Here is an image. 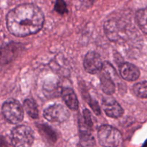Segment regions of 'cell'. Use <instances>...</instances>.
<instances>
[{"instance_id":"obj_1","label":"cell","mask_w":147,"mask_h":147,"mask_svg":"<svg viewBox=\"0 0 147 147\" xmlns=\"http://www.w3.org/2000/svg\"><path fill=\"white\" fill-rule=\"evenodd\" d=\"M6 20L9 32L16 37H22L38 32L44 24L45 17L37 6L24 4L10 10Z\"/></svg>"},{"instance_id":"obj_2","label":"cell","mask_w":147,"mask_h":147,"mask_svg":"<svg viewBox=\"0 0 147 147\" xmlns=\"http://www.w3.org/2000/svg\"><path fill=\"white\" fill-rule=\"evenodd\" d=\"M98 139L103 147H118L122 142V135L116 128L103 125L98 131Z\"/></svg>"},{"instance_id":"obj_3","label":"cell","mask_w":147,"mask_h":147,"mask_svg":"<svg viewBox=\"0 0 147 147\" xmlns=\"http://www.w3.org/2000/svg\"><path fill=\"white\" fill-rule=\"evenodd\" d=\"M10 139L14 147H31L34 142V134L31 128L21 125L11 131Z\"/></svg>"},{"instance_id":"obj_4","label":"cell","mask_w":147,"mask_h":147,"mask_svg":"<svg viewBox=\"0 0 147 147\" xmlns=\"http://www.w3.org/2000/svg\"><path fill=\"white\" fill-rule=\"evenodd\" d=\"M1 112L4 119L10 123L17 124L22 121L24 111L21 104L17 100L10 99L2 105Z\"/></svg>"},{"instance_id":"obj_5","label":"cell","mask_w":147,"mask_h":147,"mask_svg":"<svg viewBox=\"0 0 147 147\" xmlns=\"http://www.w3.org/2000/svg\"><path fill=\"white\" fill-rule=\"evenodd\" d=\"M43 116L50 122L63 123L70 116L68 110L64 106L55 104L45 109Z\"/></svg>"},{"instance_id":"obj_6","label":"cell","mask_w":147,"mask_h":147,"mask_svg":"<svg viewBox=\"0 0 147 147\" xmlns=\"http://www.w3.org/2000/svg\"><path fill=\"white\" fill-rule=\"evenodd\" d=\"M83 66L88 73L96 74L101 72L103 67L100 55L94 51H90L86 55L83 60Z\"/></svg>"},{"instance_id":"obj_7","label":"cell","mask_w":147,"mask_h":147,"mask_svg":"<svg viewBox=\"0 0 147 147\" xmlns=\"http://www.w3.org/2000/svg\"><path fill=\"white\" fill-rule=\"evenodd\" d=\"M103 111L108 116L113 119L121 117L123 113V109L118 102L111 98H106L103 100Z\"/></svg>"},{"instance_id":"obj_8","label":"cell","mask_w":147,"mask_h":147,"mask_svg":"<svg viewBox=\"0 0 147 147\" xmlns=\"http://www.w3.org/2000/svg\"><path fill=\"white\" fill-rule=\"evenodd\" d=\"M120 74L124 80L127 81H134L140 76V72L138 67L129 63H125L120 67Z\"/></svg>"},{"instance_id":"obj_9","label":"cell","mask_w":147,"mask_h":147,"mask_svg":"<svg viewBox=\"0 0 147 147\" xmlns=\"http://www.w3.org/2000/svg\"><path fill=\"white\" fill-rule=\"evenodd\" d=\"M102 70L103 71L100 76L102 90L107 95L113 94L115 92V84L111 78V75L103 67Z\"/></svg>"},{"instance_id":"obj_10","label":"cell","mask_w":147,"mask_h":147,"mask_svg":"<svg viewBox=\"0 0 147 147\" xmlns=\"http://www.w3.org/2000/svg\"><path fill=\"white\" fill-rule=\"evenodd\" d=\"M62 97L67 107L71 110H77L79 103L76 93L71 88H65L62 90Z\"/></svg>"},{"instance_id":"obj_11","label":"cell","mask_w":147,"mask_h":147,"mask_svg":"<svg viewBox=\"0 0 147 147\" xmlns=\"http://www.w3.org/2000/svg\"><path fill=\"white\" fill-rule=\"evenodd\" d=\"M104 30L109 40L116 41L119 38V26L115 20H109L104 24Z\"/></svg>"},{"instance_id":"obj_12","label":"cell","mask_w":147,"mask_h":147,"mask_svg":"<svg viewBox=\"0 0 147 147\" xmlns=\"http://www.w3.org/2000/svg\"><path fill=\"white\" fill-rule=\"evenodd\" d=\"M24 109L27 114L32 119H37L39 116V111L36 102L32 99H26L24 102Z\"/></svg>"},{"instance_id":"obj_13","label":"cell","mask_w":147,"mask_h":147,"mask_svg":"<svg viewBox=\"0 0 147 147\" xmlns=\"http://www.w3.org/2000/svg\"><path fill=\"white\" fill-rule=\"evenodd\" d=\"M136 20L139 28L147 34V7L141 9L136 12Z\"/></svg>"},{"instance_id":"obj_14","label":"cell","mask_w":147,"mask_h":147,"mask_svg":"<svg viewBox=\"0 0 147 147\" xmlns=\"http://www.w3.org/2000/svg\"><path fill=\"white\" fill-rule=\"evenodd\" d=\"M95 139L91 132L80 133V147H94Z\"/></svg>"},{"instance_id":"obj_15","label":"cell","mask_w":147,"mask_h":147,"mask_svg":"<svg viewBox=\"0 0 147 147\" xmlns=\"http://www.w3.org/2000/svg\"><path fill=\"white\" fill-rule=\"evenodd\" d=\"M133 91L137 97L141 98H147V81L136 83L133 88Z\"/></svg>"},{"instance_id":"obj_16","label":"cell","mask_w":147,"mask_h":147,"mask_svg":"<svg viewBox=\"0 0 147 147\" xmlns=\"http://www.w3.org/2000/svg\"><path fill=\"white\" fill-rule=\"evenodd\" d=\"M55 10L60 14H64L67 12V5L64 0H56L55 4Z\"/></svg>"},{"instance_id":"obj_17","label":"cell","mask_w":147,"mask_h":147,"mask_svg":"<svg viewBox=\"0 0 147 147\" xmlns=\"http://www.w3.org/2000/svg\"><path fill=\"white\" fill-rule=\"evenodd\" d=\"M97 0H80L82 4L83 5L86 6V7H89V6H91L95 1H96Z\"/></svg>"}]
</instances>
